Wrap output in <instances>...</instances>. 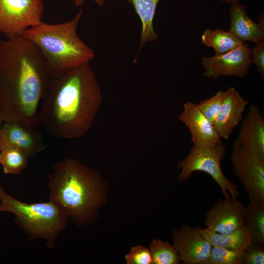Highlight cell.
I'll list each match as a JSON object with an SVG mask.
<instances>
[{"label":"cell","instance_id":"3","mask_svg":"<svg viewBox=\"0 0 264 264\" xmlns=\"http://www.w3.org/2000/svg\"><path fill=\"white\" fill-rule=\"evenodd\" d=\"M49 199L77 224L92 220L104 198L103 180L93 169L78 160L58 162L49 176Z\"/></svg>","mask_w":264,"mask_h":264},{"label":"cell","instance_id":"17","mask_svg":"<svg viewBox=\"0 0 264 264\" xmlns=\"http://www.w3.org/2000/svg\"><path fill=\"white\" fill-rule=\"evenodd\" d=\"M198 231L212 246L244 251L252 242L244 225L229 234H220L199 227Z\"/></svg>","mask_w":264,"mask_h":264},{"label":"cell","instance_id":"13","mask_svg":"<svg viewBox=\"0 0 264 264\" xmlns=\"http://www.w3.org/2000/svg\"><path fill=\"white\" fill-rule=\"evenodd\" d=\"M14 146L22 150L29 158L44 151L46 146L42 133L36 129L16 122H4L0 136V147Z\"/></svg>","mask_w":264,"mask_h":264},{"label":"cell","instance_id":"31","mask_svg":"<svg viewBox=\"0 0 264 264\" xmlns=\"http://www.w3.org/2000/svg\"><path fill=\"white\" fill-rule=\"evenodd\" d=\"M221 0L222 2H224V3L230 4L232 2L235 1L236 0Z\"/></svg>","mask_w":264,"mask_h":264},{"label":"cell","instance_id":"24","mask_svg":"<svg viewBox=\"0 0 264 264\" xmlns=\"http://www.w3.org/2000/svg\"><path fill=\"white\" fill-rule=\"evenodd\" d=\"M225 91L220 90L215 95L197 104L202 113L214 124L222 102Z\"/></svg>","mask_w":264,"mask_h":264},{"label":"cell","instance_id":"14","mask_svg":"<svg viewBox=\"0 0 264 264\" xmlns=\"http://www.w3.org/2000/svg\"><path fill=\"white\" fill-rule=\"evenodd\" d=\"M249 102L234 88L225 90L221 105L214 123L221 139L228 140L236 127L241 123Z\"/></svg>","mask_w":264,"mask_h":264},{"label":"cell","instance_id":"22","mask_svg":"<svg viewBox=\"0 0 264 264\" xmlns=\"http://www.w3.org/2000/svg\"><path fill=\"white\" fill-rule=\"evenodd\" d=\"M149 249L153 264H178L181 262L176 248L168 242L154 239Z\"/></svg>","mask_w":264,"mask_h":264},{"label":"cell","instance_id":"18","mask_svg":"<svg viewBox=\"0 0 264 264\" xmlns=\"http://www.w3.org/2000/svg\"><path fill=\"white\" fill-rule=\"evenodd\" d=\"M127 0L132 5L141 22L140 44L137 56L146 43L154 42L158 38L154 28L153 20L160 0Z\"/></svg>","mask_w":264,"mask_h":264},{"label":"cell","instance_id":"21","mask_svg":"<svg viewBox=\"0 0 264 264\" xmlns=\"http://www.w3.org/2000/svg\"><path fill=\"white\" fill-rule=\"evenodd\" d=\"M28 158L22 150L14 146L0 147V164L5 174H20L27 166Z\"/></svg>","mask_w":264,"mask_h":264},{"label":"cell","instance_id":"15","mask_svg":"<svg viewBox=\"0 0 264 264\" xmlns=\"http://www.w3.org/2000/svg\"><path fill=\"white\" fill-rule=\"evenodd\" d=\"M236 140L244 149L264 159V117L257 105L250 106L247 117L241 122Z\"/></svg>","mask_w":264,"mask_h":264},{"label":"cell","instance_id":"4","mask_svg":"<svg viewBox=\"0 0 264 264\" xmlns=\"http://www.w3.org/2000/svg\"><path fill=\"white\" fill-rule=\"evenodd\" d=\"M83 14L81 8L70 20L57 24L41 22L26 29L22 36L43 54L51 75L90 63L93 50L79 37L77 28Z\"/></svg>","mask_w":264,"mask_h":264},{"label":"cell","instance_id":"8","mask_svg":"<svg viewBox=\"0 0 264 264\" xmlns=\"http://www.w3.org/2000/svg\"><path fill=\"white\" fill-rule=\"evenodd\" d=\"M230 160L233 173L249 198L264 205V159L246 150L235 140Z\"/></svg>","mask_w":264,"mask_h":264},{"label":"cell","instance_id":"16","mask_svg":"<svg viewBox=\"0 0 264 264\" xmlns=\"http://www.w3.org/2000/svg\"><path fill=\"white\" fill-rule=\"evenodd\" d=\"M230 4L229 31L242 43L250 41L256 44L264 40V26L254 22L249 17L246 6L239 0Z\"/></svg>","mask_w":264,"mask_h":264},{"label":"cell","instance_id":"25","mask_svg":"<svg viewBox=\"0 0 264 264\" xmlns=\"http://www.w3.org/2000/svg\"><path fill=\"white\" fill-rule=\"evenodd\" d=\"M127 264H153V258L149 248L138 245L132 247L125 255Z\"/></svg>","mask_w":264,"mask_h":264},{"label":"cell","instance_id":"11","mask_svg":"<svg viewBox=\"0 0 264 264\" xmlns=\"http://www.w3.org/2000/svg\"><path fill=\"white\" fill-rule=\"evenodd\" d=\"M173 245L181 262L186 264H204L212 245L200 234L198 227L182 224L172 233Z\"/></svg>","mask_w":264,"mask_h":264},{"label":"cell","instance_id":"9","mask_svg":"<svg viewBox=\"0 0 264 264\" xmlns=\"http://www.w3.org/2000/svg\"><path fill=\"white\" fill-rule=\"evenodd\" d=\"M251 64L250 48L244 43L226 53L203 57L201 60L204 76L214 79L222 76L244 78L247 75Z\"/></svg>","mask_w":264,"mask_h":264},{"label":"cell","instance_id":"5","mask_svg":"<svg viewBox=\"0 0 264 264\" xmlns=\"http://www.w3.org/2000/svg\"><path fill=\"white\" fill-rule=\"evenodd\" d=\"M14 214L15 222L30 240H42L53 248L67 225L68 217L52 201L28 203L6 193L0 186V212Z\"/></svg>","mask_w":264,"mask_h":264},{"label":"cell","instance_id":"6","mask_svg":"<svg viewBox=\"0 0 264 264\" xmlns=\"http://www.w3.org/2000/svg\"><path fill=\"white\" fill-rule=\"evenodd\" d=\"M226 148L220 144L209 147L193 146L187 156L178 162L179 182L187 181L196 171L208 174L221 189L225 199H237L240 195L238 186L224 175L221 167Z\"/></svg>","mask_w":264,"mask_h":264},{"label":"cell","instance_id":"20","mask_svg":"<svg viewBox=\"0 0 264 264\" xmlns=\"http://www.w3.org/2000/svg\"><path fill=\"white\" fill-rule=\"evenodd\" d=\"M201 39L203 44L214 49L216 56L226 53L243 43L229 31H225L220 28L206 29Z\"/></svg>","mask_w":264,"mask_h":264},{"label":"cell","instance_id":"26","mask_svg":"<svg viewBox=\"0 0 264 264\" xmlns=\"http://www.w3.org/2000/svg\"><path fill=\"white\" fill-rule=\"evenodd\" d=\"M264 246L252 242L243 251V264H264Z\"/></svg>","mask_w":264,"mask_h":264},{"label":"cell","instance_id":"10","mask_svg":"<svg viewBox=\"0 0 264 264\" xmlns=\"http://www.w3.org/2000/svg\"><path fill=\"white\" fill-rule=\"evenodd\" d=\"M245 207L238 199H218L206 212V228L223 234L234 232L244 225Z\"/></svg>","mask_w":264,"mask_h":264},{"label":"cell","instance_id":"30","mask_svg":"<svg viewBox=\"0 0 264 264\" xmlns=\"http://www.w3.org/2000/svg\"><path fill=\"white\" fill-rule=\"evenodd\" d=\"M3 123H4V121L3 120V118L0 112V136L2 126Z\"/></svg>","mask_w":264,"mask_h":264},{"label":"cell","instance_id":"23","mask_svg":"<svg viewBox=\"0 0 264 264\" xmlns=\"http://www.w3.org/2000/svg\"><path fill=\"white\" fill-rule=\"evenodd\" d=\"M243 251L212 246L204 264H243Z\"/></svg>","mask_w":264,"mask_h":264},{"label":"cell","instance_id":"1","mask_svg":"<svg viewBox=\"0 0 264 264\" xmlns=\"http://www.w3.org/2000/svg\"><path fill=\"white\" fill-rule=\"evenodd\" d=\"M50 77L33 43L23 36L0 39V112L4 122L37 129L39 106Z\"/></svg>","mask_w":264,"mask_h":264},{"label":"cell","instance_id":"27","mask_svg":"<svg viewBox=\"0 0 264 264\" xmlns=\"http://www.w3.org/2000/svg\"><path fill=\"white\" fill-rule=\"evenodd\" d=\"M250 57L252 63L256 65L261 78H264V40L256 44L252 49H250Z\"/></svg>","mask_w":264,"mask_h":264},{"label":"cell","instance_id":"7","mask_svg":"<svg viewBox=\"0 0 264 264\" xmlns=\"http://www.w3.org/2000/svg\"><path fill=\"white\" fill-rule=\"evenodd\" d=\"M43 0H0V34L6 39L22 36L42 22Z\"/></svg>","mask_w":264,"mask_h":264},{"label":"cell","instance_id":"29","mask_svg":"<svg viewBox=\"0 0 264 264\" xmlns=\"http://www.w3.org/2000/svg\"><path fill=\"white\" fill-rule=\"evenodd\" d=\"M259 23L261 24L262 26H264V14H261L258 18Z\"/></svg>","mask_w":264,"mask_h":264},{"label":"cell","instance_id":"12","mask_svg":"<svg viewBox=\"0 0 264 264\" xmlns=\"http://www.w3.org/2000/svg\"><path fill=\"white\" fill-rule=\"evenodd\" d=\"M178 118L188 128L194 146L209 147L222 143L214 124L202 113L197 104L185 103Z\"/></svg>","mask_w":264,"mask_h":264},{"label":"cell","instance_id":"2","mask_svg":"<svg viewBox=\"0 0 264 264\" xmlns=\"http://www.w3.org/2000/svg\"><path fill=\"white\" fill-rule=\"evenodd\" d=\"M101 102L89 63L51 75L39 111V126L58 138L82 137L91 128Z\"/></svg>","mask_w":264,"mask_h":264},{"label":"cell","instance_id":"19","mask_svg":"<svg viewBox=\"0 0 264 264\" xmlns=\"http://www.w3.org/2000/svg\"><path fill=\"white\" fill-rule=\"evenodd\" d=\"M245 207L244 225L253 243L264 245V205L252 199Z\"/></svg>","mask_w":264,"mask_h":264},{"label":"cell","instance_id":"28","mask_svg":"<svg viewBox=\"0 0 264 264\" xmlns=\"http://www.w3.org/2000/svg\"><path fill=\"white\" fill-rule=\"evenodd\" d=\"M86 0H73V3L76 6H79L83 5ZM94 2L98 6L102 7L104 6L106 2V0H94Z\"/></svg>","mask_w":264,"mask_h":264}]
</instances>
